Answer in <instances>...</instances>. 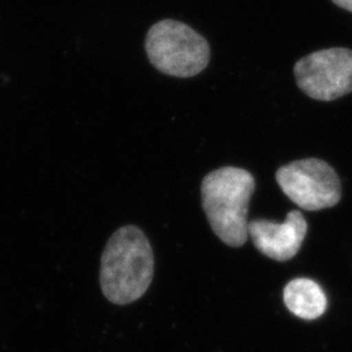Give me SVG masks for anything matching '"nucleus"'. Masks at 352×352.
I'll use <instances>...</instances> for the list:
<instances>
[{"label":"nucleus","instance_id":"4","mask_svg":"<svg viewBox=\"0 0 352 352\" xmlns=\"http://www.w3.org/2000/svg\"><path fill=\"white\" fill-rule=\"evenodd\" d=\"M276 177L283 193L304 210L317 212L340 201V177L325 161L317 158L294 161L282 166Z\"/></svg>","mask_w":352,"mask_h":352},{"label":"nucleus","instance_id":"3","mask_svg":"<svg viewBox=\"0 0 352 352\" xmlns=\"http://www.w3.org/2000/svg\"><path fill=\"white\" fill-rule=\"evenodd\" d=\"M145 49L158 71L174 77L199 75L210 59L208 41L190 26L175 20H162L151 26Z\"/></svg>","mask_w":352,"mask_h":352},{"label":"nucleus","instance_id":"7","mask_svg":"<svg viewBox=\"0 0 352 352\" xmlns=\"http://www.w3.org/2000/svg\"><path fill=\"white\" fill-rule=\"evenodd\" d=\"M283 300L289 312L302 320H316L325 314L327 299L318 283L308 278L291 280L283 291Z\"/></svg>","mask_w":352,"mask_h":352},{"label":"nucleus","instance_id":"6","mask_svg":"<svg viewBox=\"0 0 352 352\" xmlns=\"http://www.w3.org/2000/svg\"><path fill=\"white\" fill-rule=\"evenodd\" d=\"M308 225L299 210L287 214L283 223L254 219L248 223V234L257 251L276 261H289L300 251Z\"/></svg>","mask_w":352,"mask_h":352},{"label":"nucleus","instance_id":"2","mask_svg":"<svg viewBox=\"0 0 352 352\" xmlns=\"http://www.w3.org/2000/svg\"><path fill=\"white\" fill-rule=\"evenodd\" d=\"M256 182L239 167H222L204 177L202 208L214 234L230 247L248 239V210Z\"/></svg>","mask_w":352,"mask_h":352},{"label":"nucleus","instance_id":"1","mask_svg":"<svg viewBox=\"0 0 352 352\" xmlns=\"http://www.w3.org/2000/svg\"><path fill=\"white\" fill-rule=\"evenodd\" d=\"M154 276V254L145 234L136 226L115 231L101 258V287L109 302L126 305L139 300Z\"/></svg>","mask_w":352,"mask_h":352},{"label":"nucleus","instance_id":"8","mask_svg":"<svg viewBox=\"0 0 352 352\" xmlns=\"http://www.w3.org/2000/svg\"><path fill=\"white\" fill-rule=\"evenodd\" d=\"M334 4H337L340 8L352 12V0H331Z\"/></svg>","mask_w":352,"mask_h":352},{"label":"nucleus","instance_id":"5","mask_svg":"<svg viewBox=\"0 0 352 352\" xmlns=\"http://www.w3.org/2000/svg\"><path fill=\"white\" fill-rule=\"evenodd\" d=\"M296 84L317 101H334L352 91V50L334 47L316 51L294 67Z\"/></svg>","mask_w":352,"mask_h":352}]
</instances>
